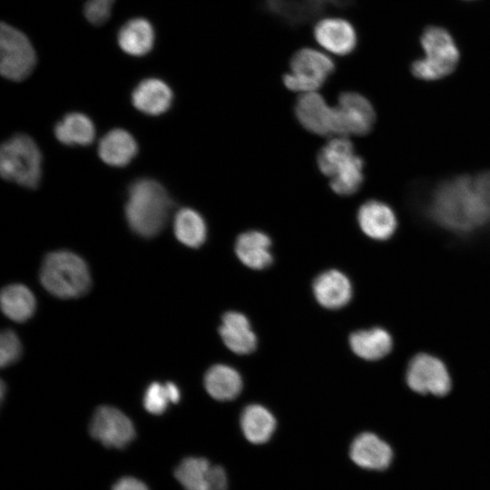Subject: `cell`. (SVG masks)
<instances>
[{
	"label": "cell",
	"instance_id": "6da1fadb",
	"mask_svg": "<svg viewBox=\"0 0 490 490\" xmlns=\"http://www.w3.org/2000/svg\"><path fill=\"white\" fill-rule=\"evenodd\" d=\"M426 213L436 224L456 233H469L490 224V171L438 184L430 195Z\"/></svg>",
	"mask_w": 490,
	"mask_h": 490
},
{
	"label": "cell",
	"instance_id": "7a4b0ae2",
	"mask_svg": "<svg viewBox=\"0 0 490 490\" xmlns=\"http://www.w3.org/2000/svg\"><path fill=\"white\" fill-rule=\"evenodd\" d=\"M172 209V201L157 181L142 178L128 190L125 218L133 232L152 238L165 227Z\"/></svg>",
	"mask_w": 490,
	"mask_h": 490
},
{
	"label": "cell",
	"instance_id": "3957f363",
	"mask_svg": "<svg viewBox=\"0 0 490 490\" xmlns=\"http://www.w3.org/2000/svg\"><path fill=\"white\" fill-rule=\"evenodd\" d=\"M320 172L329 178L334 192L343 196L355 193L364 175L363 160L355 153L348 137L334 136L319 151L317 158Z\"/></svg>",
	"mask_w": 490,
	"mask_h": 490
},
{
	"label": "cell",
	"instance_id": "277c9868",
	"mask_svg": "<svg viewBox=\"0 0 490 490\" xmlns=\"http://www.w3.org/2000/svg\"><path fill=\"white\" fill-rule=\"evenodd\" d=\"M40 281L52 295L74 299L88 291L91 274L81 257L68 250H56L44 257L40 269Z\"/></svg>",
	"mask_w": 490,
	"mask_h": 490
},
{
	"label": "cell",
	"instance_id": "5b68a950",
	"mask_svg": "<svg viewBox=\"0 0 490 490\" xmlns=\"http://www.w3.org/2000/svg\"><path fill=\"white\" fill-rule=\"evenodd\" d=\"M424 56L411 64L412 74L420 80L436 81L451 74L456 68L460 53L451 35L436 25L426 27L420 37Z\"/></svg>",
	"mask_w": 490,
	"mask_h": 490
},
{
	"label": "cell",
	"instance_id": "8992f818",
	"mask_svg": "<svg viewBox=\"0 0 490 490\" xmlns=\"http://www.w3.org/2000/svg\"><path fill=\"white\" fill-rule=\"evenodd\" d=\"M0 172L6 181L36 188L42 176V154L34 141L24 134L5 141L0 150Z\"/></svg>",
	"mask_w": 490,
	"mask_h": 490
},
{
	"label": "cell",
	"instance_id": "52a82bcc",
	"mask_svg": "<svg viewBox=\"0 0 490 490\" xmlns=\"http://www.w3.org/2000/svg\"><path fill=\"white\" fill-rule=\"evenodd\" d=\"M334 69V62L326 54L312 48H302L292 56L290 72L284 75L283 82L293 92H318Z\"/></svg>",
	"mask_w": 490,
	"mask_h": 490
},
{
	"label": "cell",
	"instance_id": "ba28073f",
	"mask_svg": "<svg viewBox=\"0 0 490 490\" xmlns=\"http://www.w3.org/2000/svg\"><path fill=\"white\" fill-rule=\"evenodd\" d=\"M36 64V54L29 39L16 28L2 23L0 30V71L8 80L27 78Z\"/></svg>",
	"mask_w": 490,
	"mask_h": 490
},
{
	"label": "cell",
	"instance_id": "9c48e42d",
	"mask_svg": "<svg viewBox=\"0 0 490 490\" xmlns=\"http://www.w3.org/2000/svg\"><path fill=\"white\" fill-rule=\"evenodd\" d=\"M335 108V136L364 135L376 121L371 103L362 94L353 92L339 95Z\"/></svg>",
	"mask_w": 490,
	"mask_h": 490
},
{
	"label": "cell",
	"instance_id": "30bf717a",
	"mask_svg": "<svg viewBox=\"0 0 490 490\" xmlns=\"http://www.w3.org/2000/svg\"><path fill=\"white\" fill-rule=\"evenodd\" d=\"M89 430L92 437L106 447L118 449L127 446L136 435L132 420L111 406H101L95 410Z\"/></svg>",
	"mask_w": 490,
	"mask_h": 490
},
{
	"label": "cell",
	"instance_id": "8fae6325",
	"mask_svg": "<svg viewBox=\"0 0 490 490\" xmlns=\"http://www.w3.org/2000/svg\"><path fill=\"white\" fill-rule=\"evenodd\" d=\"M407 381L412 390L420 394L444 396L451 387L450 377L444 363L427 354H419L411 360Z\"/></svg>",
	"mask_w": 490,
	"mask_h": 490
},
{
	"label": "cell",
	"instance_id": "7c38bea8",
	"mask_svg": "<svg viewBox=\"0 0 490 490\" xmlns=\"http://www.w3.org/2000/svg\"><path fill=\"white\" fill-rule=\"evenodd\" d=\"M174 475L185 490H228L225 469L204 457L189 456L181 461Z\"/></svg>",
	"mask_w": 490,
	"mask_h": 490
},
{
	"label": "cell",
	"instance_id": "4fadbf2b",
	"mask_svg": "<svg viewBox=\"0 0 490 490\" xmlns=\"http://www.w3.org/2000/svg\"><path fill=\"white\" fill-rule=\"evenodd\" d=\"M295 113L307 131L322 136H335V108L318 92L300 93Z\"/></svg>",
	"mask_w": 490,
	"mask_h": 490
},
{
	"label": "cell",
	"instance_id": "5bb4252c",
	"mask_svg": "<svg viewBox=\"0 0 490 490\" xmlns=\"http://www.w3.org/2000/svg\"><path fill=\"white\" fill-rule=\"evenodd\" d=\"M313 34L323 49L336 55L350 54L358 43L354 26L348 21L338 17H328L318 21Z\"/></svg>",
	"mask_w": 490,
	"mask_h": 490
},
{
	"label": "cell",
	"instance_id": "9a60e30c",
	"mask_svg": "<svg viewBox=\"0 0 490 490\" xmlns=\"http://www.w3.org/2000/svg\"><path fill=\"white\" fill-rule=\"evenodd\" d=\"M349 456L351 460L363 469L383 471L390 466L393 451L390 446L377 435L366 432L352 441Z\"/></svg>",
	"mask_w": 490,
	"mask_h": 490
},
{
	"label": "cell",
	"instance_id": "2e32d148",
	"mask_svg": "<svg viewBox=\"0 0 490 490\" xmlns=\"http://www.w3.org/2000/svg\"><path fill=\"white\" fill-rule=\"evenodd\" d=\"M358 222L368 237L377 240H388L397 227L394 211L379 201L363 203L358 211Z\"/></svg>",
	"mask_w": 490,
	"mask_h": 490
},
{
	"label": "cell",
	"instance_id": "e0dca14e",
	"mask_svg": "<svg viewBox=\"0 0 490 490\" xmlns=\"http://www.w3.org/2000/svg\"><path fill=\"white\" fill-rule=\"evenodd\" d=\"M313 292L321 306L335 309L345 306L349 301L352 288L345 274L337 270H329L315 279Z\"/></svg>",
	"mask_w": 490,
	"mask_h": 490
},
{
	"label": "cell",
	"instance_id": "ac0fdd59",
	"mask_svg": "<svg viewBox=\"0 0 490 490\" xmlns=\"http://www.w3.org/2000/svg\"><path fill=\"white\" fill-rule=\"evenodd\" d=\"M173 93L162 80L149 78L142 81L132 93V102L140 112L148 115H160L171 106Z\"/></svg>",
	"mask_w": 490,
	"mask_h": 490
},
{
	"label": "cell",
	"instance_id": "d6986e66",
	"mask_svg": "<svg viewBox=\"0 0 490 490\" xmlns=\"http://www.w3.org/2000/svg\"><path fill=\"white\" fill-rule=\"evenodd\" d=\"M219 332L223 343L234 353L248 354L256 348L257 338L249 319L240 312H226Z\"/></svg>",
	"mask_w": 490,
	"mask_h": 490
},
{
	"label": "cell",
	"instance_id": "ffe728a7",
	"mask_svg": "<svg viewBox=\"0 0 490 490\" xmlns=\"http://www.w3.org/2000/svg\"><path fill=\"white\" fill-rule=\"evenodd\" d=\"M270 248V237L259 230L243 232L235 242L237 257L245 266L253 270H263L272 263Z\"/></svg>",
	"mask_w": 490,
	"mask_h": 490
},
{
	"label": "cell",
	"instance_id": "44dd1931",
	"mask_svg": "<svg viewBox=\"0 0 490 490\" xmlns=\"http://www.w3.org/2000/svg\"><path fill=\"white\" fill-rule=\"evenodd\" d=\"M138 145L132 135L123 129L108 132L99 142L98 154L103 162L114 167L127 165L137 154Z\"/></svg>",
	"mask_w": 490,
	"mask_h": 490
},
{
	"label": "cell",
	"instance_id": "7402d4cb",
	"mask_svg": "<svg viewBox=\"0 0 490 490\" xmlns=\"http://www.w3.org/2000/svg\"><path fill=\"white\" fill-rule=\"evenodd\" d=\"M117 41L124 53L132 56H142L152 49L154 30L146 19L133 18L120 28Z\"/></svg>",
	"mask_w": 490,
	"mask_h": 490
},
{
	"label": "cell",
	"instance_id": "603a6c76",
	"mask_svg": "<svg viewBox=\"0 0 490 490\" xmlns=\"http://www.w3.org/2000/svg\"><path fill=\"white\" fill-rule=\"evenodd\" d=\"M204 386L211 397L220 401L231 400L241 391L240 375L232 368L218 364L205 374Z\"/></svg>",
	"mask_w": 490,
	"mask_h": 490
},
{
	"label": "cell",
	"instance_id": "cb8c5ba5",
	"mask_svg": "<svg viewBox=\"0 0 490 490\" xmlns=\"http://www.w3.org/2000/svg\"><path fill=\"white\" fill-rule=\"evenodd\" d=\"M240 427L244 436L253 444H264L276 429L273 415L260 405H250L240 416Z\"/></svg>",
	"mask_w": 490,
	"mask_h": 490
},
{
	"label": "cell",
	"instance_id": "d4e9b609",
	"mask_svg": "<svg viewBox=\"0 0 490 490\" xmlns=\"http://www.w3.org/2000/svg\"><path fill=\"white\" fill-rule=\"evenodd\" d=\"M55 138L63 144L85 146L94 139L95 128L92 120L81 113L66 114L54 129Z\"/></svg>",
	"mask_w": 490,
	"mask_h": 490
},
{
	"label": "cell",
	"instance_id": "484cf974",
	"mask_svg": "<svg viewBox=\"0 0 490 490\" xmlns=\"http://www.w3.org/2000/svg\"><path fill=\"white\" fill-rule=\"evenodd\" d=\"M3 313L15 322H24L34 313L36 301L32 291L24 285L11 284L2 289Z\"/></svg>",
	"mask_w": 490,
	"mask_h": 490
},
{
	"label": "cell",
	"instance_id": "4316f807",
	"mask_svg": "<svg viewBox=\"0 0 490 490\" xmlns=\"http://www.w3.org/2000/svg\"><path fill=\"white\" fill-rule=\"evenodd\" d=\"M349 344L357 356L367 360H377L390 352L392 338L385 329L374 328L352 333Z\"/></svg>",
	"mask_w": 490,
	"mask_h": 490
},
{
	"label": "cell",
	"instance_id": "83f0119b",
	"mask_svg": "<svg viewBox=\"0 0 490 490\" xmlns=\"http://www.w3.org/2000/svg\"><path fill=\"white\" fill-rule=\"evenodd\" d=\"M173 231L177 240L190 248H199L207 236L206 223L201 215L190 208L177 211L173 220Z\"/></svg>",
	"mask_w": 490,
	"mask_h": 490
},
{
	"label": "cell",
	"instance_id": "f1b7e54d",
	"mask_svg": "<svg viewBox=\"0 0 490 490\" xmlns=\"http://www.w3.org/2000/svg\"><path fill=\"white\" fill-rule=\"evenodd\" d=\"M170 402L165 385L158 382L152 383L144 393L143 407L151 414H163Z\"/></svg>",
	"mask_w": 490,
	"mask_h": 490
},
{
	"label": "cell",
	"instance_id": "f546056e",
	"mask_svg": "<svg viewBox=\"0 0 490 490\" xmlns=\"http://www.w3.org/2000/svg\"><path fill=\"white\" fill-rule=\"evenodd\" d=\"M22 354V345L17 335L5 329L0 337V365L2 368L15 363Z\"/></svg>",
	"mask_w": 490,
	"mask_h": 490
},
{
	"label": "cell",
	"instance_id": "4dcf8cb0",
	"mask_svg": "<svg viewBox=\"0 0 490 490\" xmlns=\"http://www.w3.org/2000/svg\"><path fill=\"white\" fill-rule=\"evenodd\" d=\"M114 0H87L83 5L85 18L93 25H102L109 19Z\"/></svg>",
	"mask_w": 490,
	"mask_h": 490
},
{
	"label": "cell",
	"instance_id": "1f68e13d",
	"mask_svg": "<svg viewBox=\"0 0 490 490\" xmlns=\"http://www.w3.org/2000/svg\"><path fill=\"white\" fill-rule=\"evenodd\" d=\"M112 490H149L147 485L141 480L125 476L120 478L113 485Z\"/></svg>",
	"mask_w": 490,
	"mask_h": 490
},
{
	"label": "cell",
	"instance_id": "d6a6232c",
	"mask_svg": "<svg viewBox=\"0 0 490 490\" xmlns=\"http://www.w3.org/2000/svg\"><path fill=\"white\" fill-rule=\"evenodd\" d=\"M165 387L172 403H177L180 400L181 394L178 387L172 382H167Z\"/></svg>",
	"mask_w": 490,
	"mask_h": 490
}]
</instances>
